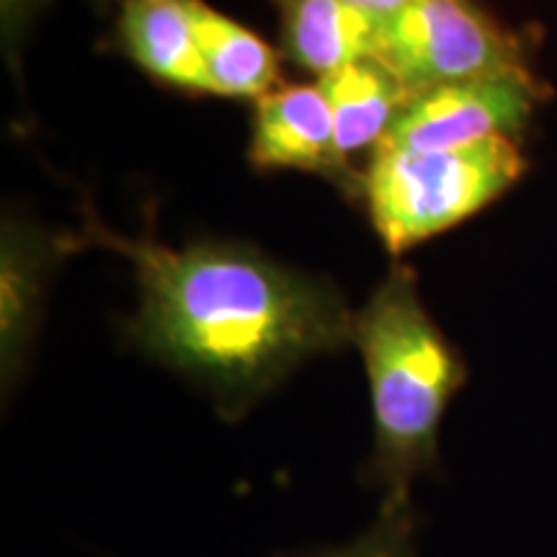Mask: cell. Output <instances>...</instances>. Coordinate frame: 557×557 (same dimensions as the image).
Returning a JSON list of instances; mask_svg holds the SVG:
<instances>
[{
  "mask_svg": "<svg viewBox=\"0 0 557 557\" xmlns=\"http://www.w3.org/2000/svg\"><path fill=\"white\" fill-rule=\"evenodd\" d=\"M83 243L127 256L137 271L139 348L212 389L240 416L292 369L354 344V315L331 284L246 246L165 248L88 220Z\"/></svg>",
  "mask_w": 557,
  "mask_h": 557,
  "instance_id": "6da1fadb",
  "label": "cell"
},
{
  "mask_svg": "<svg viewBox=\"0 0 557 557\" xmlns=\"http://www.w3.org/2000/svg\"><path fill=\"white\" fill-rule=\"evenodd\" d=\"M354 344L372 389V478L382 504H410L416 478L436 468L438 429L468 367L423 310L406 267L354 315Z\"/></svg>",
  "mask_w": 557,
  "mask_h": 557,
  "instance_id": "7a4b0ae2",
  "label": "cell"
},
{
  "mask_svg": "<svg viewBox=\"0 0 557 557\" xmlns=\"http://www.w3.org/2000/svg\"><path fill=\"white\" fill-rule=\"evenodd\" d=\"M527 163L511 137L462 150H398L380 145L361 197L380 238L403 253L459 225L517 184Z\"/></svg>",
  "mask_w": 557,
  "mask_h": 557,
  "instance_id": "3957f363",
  "label": "cell"
},
{
  "mask_svg": "<svg viewBox=\"0 0 557 557\" xmlns=\"http://www.w3.org/2000/svg\"><path fill=\"white\" fill-rule=\"evenodd\" d=\"M374 60L410 96L483 78L537 83L519 41L475 0H413L382 24Z\"/></svg>",
  "mask_w": 557,
  "mask_h": 557,
  "instance_id": "277c9868",
  "label": "cell"
},
{
  "mask_svg": "<svg viewBox=\"0 0 557 557\" xmlns=\"http://www.w3.org/2000/svg\"><path fill=\"white\" fill-rule=\"evenodd\" d=\"M542 96L537 83L483 78L413 94L380 145L398 150H462L524 129ZM377 145V148H380Z\"/></svg>",
  "mask_w": 557,
  "mask_h": 557,
  "instance_id": "5b68a950",
  "label": "cell"
},
{
  "mask_svg": "<svg viewBox=\"0 0 557 557\" xmlns=\"http://www.w3.org/2000/svg\"><path fill=\"white\" fill-rule=\"evenodd\" d=\"M250 163L263 171L299 169L323 173L346 191L361 194L364 184V173L354 171L338 148L336 124L320 86H287L259 99Z\"/></svg>",
  "mask_w": 557,
  "mask_h": 557,
  "instance_id": "8992f818",
  "label": "cell"
},
{
  "mask_svg": "<svg viewBox=\"0 0 557 557\" xmlns=\"http://www.w3.org/2000/svg\"><path fill=\"white\" fill-rule=\"evenodd\" d=\"M120 39L152 78L191 94H214L201 62L189 0H122Z\"/></svg>",
  "mask_w": 557,
  "mask_h": 557,
  "instance_id": "52a82bcc",
  "label": "cell"
},
{
  "mask_svg": "<svg viewBox=\"0 0 557 557\" xmlns=\"http://www.w3.org/2000/svg\"><path fill=\"white\" fill-rule=\"evenodd\" d=\"M54 243L18 220L3 222L0 243V369L9 389L29 357L39 320L41 282Z\"/></svg>",
  "mask_w": 557,
  "mask_h": 557,
  "instance_id": "ba28073f",
  "label": "cell"
},
{
  "mask_svg": "<svg viewBox=\"0 0 557 557\" xmlns=\"http://www.w3.org/2000/svg\"><path fill=\"white\" fill-rule=\"evenodd\" d=\"M276 5L289 58L320 78L377 54L382 24L344 0H276Z\"/></svg>",
  "mask_w": 557,
  "mask_h": 557,
  "instance_id": "9c48e42d",
  "label": "cell"
},
{
  "mask_svg": "<svg viewBox=\"0 0 557 557\" xmlns=\"http://www.w3.org/2000/svg\"><path fill=\"white\" fill-rule=\"evenodd\" d=\"M329 99L338 148L346 160L387 137L410 94L377 60H361L318 81Z\"/></svg>",
  "mask_w": 557,
  "mask_h": 557,
  "instance_id": "30bf717a",
  "label": "cell"
},
{
  "mask_svg": "<svg viewBox=\"0 0 557 557\" xmlns=\"http://www.w3.org/2000/svg\"><path fill=\"white\" fill-rule=\"evenodd\" d=\"M194 39L212 83L214 96L263 99L278 78V62L271 47L205 0H189Z\"/></svg>",
  "mask_w": 557,
  "mask_h": 557,
  "instance_id": "8fae6325",
  "label": "cell"
},
{
  "mask_svg": "<svg viewBox=\"0 0 557 557\" xmlns=\"http://www.w3.org/2000/svg\"><path fill=\"white\" fill-rule=\"evenodd\" d=\"M310 557H416V517L410 504H382L374 524L344 547Z\"/></svg>",
  "mask_w": 557,
  "mask_h": 557,
  "instance_id": "7c38bea8",
  "label": "cell"
},
{
  "mask_svg": "<svg viewBox=\"0 0 557 557\" xmlns=\"http://www.w3.org/2000/svg\"><path fill=\"white\" fill-rule=\"evenodd\" d=\"M50 3L52 0H0V34H3V50L9 60H16L21 39ZM90 3L107 9L111 0H90Z\"/></svg>",
  "mask_w": 557,
  "mask_h": 557,
  "instance_id": "4fadbf2b",
  "label": "cell"
},
{
  "mask_svg": "<svg viewBox=\"0 0 557 557\" xmlns=\"http://www.w3.org/2000/svg\"><path fill=\"white\" fill-rule=\"evenodd\" d=\"M344 3L367 13V16L377 21V24H387V21L398 16L403 9H408L413 0H344Z\"/></svg>",
  "mask_w": 557,
  "mask_h": 557,
  "instance_id": "5bb4252c",
  "label": "cell"
}]
</instances>
